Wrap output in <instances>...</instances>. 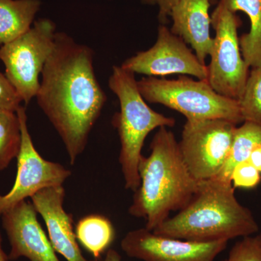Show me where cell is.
<instances>
[{
	"mask_svg": "<svg viewBox=\"0 0 261 261\" xmlns=\"http://www.w3.org/2000/svg\"><path fill=\"white\" fill-rule=\"evenodd\" d=\"M36 97L75 164L107 101L94 72L92 49L57 32Z\"/></svg>",
	"mask_w": 261,
	"mask_h": 261,
	"instance_id": "6da1fadb",
	"label": "cell"
},
{
	"mask_svg": "<svg viewBox=\"0 0 261 261\" xmlns=\"http://www.w3.org/2000/svg\"><path fill=\"white\" fill-rule=\"evenodd\" d=\"M149 147L150 154L140 158V185L128 213L145 220V228L153 231L171 213L188 205L200 181L187 168L176 136L168 127L159 128Z\"/></svg>",
	"mask_w": 261,
	"mask_h": 261,
	"instance_id": "7a4b0ae2",
	"label": "cell"
},
{
	"mask_svg": "<svg viewBox=\"0 0 261 261\" xmlns=\"http://www.w3.org/2000/svg\"><path fill=\"white\" fill-rule=\"evenodd\" d=\"M258 231L251 211L237 199L232 184L213 178L200 181L188 205L152 231L165 238L212 243L252 236Z\"/></svg>",
	"mask_w": 261,
	"mask_h": 261,
	"instance_id": "3957f363",
	"label": "cell"
},
{
	"mask_svg": "<svg viewBox=\"0 0 261 261\" xmlns=\"http://www.w3.org/2000/svg\"><path fill=\"white\" fill-rule=\"evenodd\" d=\"M108 85L120 103L112 123L121 143L119 163L125 188L135 192L140 185L138 166L146 138L155 128L173 127L176 121L149 107L139 90L135 73L121 65L113 67Z\"/></svg>",
	"mask_w": 261,
	"mask_h": 261,
	"instance_id": "277c9868",
	"label": "cell"
},
{
	"mask_svg": "<svg viewBox=\"0 0 261 261\" xmlns=\"http://www.w3.org/2000/svg\"><path fill=\"white\" fill-rule=\"evenodd\" d=\"M137 85L146 102L177 111L187 121L222 119L237 125L244 122L239 101L217 93L207 80L185 75L171 80L147 76L137 81Z\"/></svg>",
	"mask_w": 261,
	"mask_h": 261,
	"instance_id": "5b68a950",
	"label": "cell"
},
{
	"mask_svg": "<svg viewBox=\"0 0 261 261\" xmlns=\"http://www.w3.org/2000/svg\"><path fill=\"white\" fill-rule=\"evenodd\" d=\"M56 33L54 22L39 19L27 32L0 47L5 74L25 106L37 96L40 86L39 75L54 48Z\"/></svg>",
	"mask_w": 261,
	"mask_h": 261,
	"instance_id": "8992f818",
	"label": "cell"
},
{
	"mask_svg": "<svg viewBox=\"0 0 261 261\" xmlns=\"http://www.w3.org/2000/svg\"><path fill=\"white\" fill-rule=\"evenodd\" d=\"M211 17L216 37L209 56L207 82L217 93L239 100L250 73V66L242 55L238 37L241 20L221 0Z\"/></svg>",
	"mask_w": 261,
	"mask_h": 261,
	"instance_id": "52a82bcc",
	"label": "cell"
},
{
	"mask_svg": "<svg viewBox=\"0 0 261 261\" xmlns=\"http://www.w3.org/2000/svg\"><path fill=\"white\" fill-rule=\"evenodd\" d=\"M237 126L222 119L186 122L178 145L196 179H210L219 174L228 159Z\"/></svg>",
	"mask_w": 261,
	"mask_h": 261,
	"instance_id": "ba28073f",
	"label": "cell"
},
{
	"mask_svg": "<svg viewBox=\"0 0 261 261\" xmlns=\"http://www.w3.org/2000/svg\"><path fill=\"white\" fill-rule=\"evenodd\" d=\"M16 113L21 130V145L16 158L18 171L11 190L0 195V218L5 211L43 189L63 186L71 175L70 170L60 163L43 159L38 152L29 133L25 106H20Z\"/></svg>",
	"mask_w": 261,
	"mask_h": 261,
	"instance_id": "9c48e42d",
	"label": "cell"
},
{
	"mask_svg": "<svg viewBox=\"0 0 261 261\" xmlns=\"http://www.w3.org/2000/svg\"><path fill=\"white\" fill-rule=\"evenodd\" d=\"M121 66L135 74L147 76L181 74L193 75L200 80L207 78V65L199 61L181 37L164 25L159 27L157 40L152 47L139 51Z\"/></svg>",
	"mask_w": 261,
	"mask_h": 261,
	"instance_id": "30bf717a",
	"label": "cell"
},
{
	"mask_svg": "<svg viewBox=\"0 0 261 261\" xmlns=\"http://www.w3.org/2000/svg\"><path fill=\"white\" fill-rule=\"evenodd\" d=\"M227 245L165 238L145 227L128 231L121 242L126 255L142 261H214Z\"/></svg>",
	"mask_w": 261,
	"mask_h": 261,
	"instance_id": "8fae6325",
	"label": "cell"
},
{
	"mask_svg": "<svg viewBox=\"0 0 261 261\" xmlns=\"http://www.w3.org/2000/svg\"><path fill=\"white\" fill-rule=\"evenodd\" d=\"M32 202L23 200L2 215V224L10 242L9 260L60 261L37 219Z\"/></svg>",
	"mask_w": 261,
	"mask_h": 261,
	"instance_id": "7c38bea8",
	"label": "cell"
},
{
	"mask_svg": "<svg viewBox=\"0 0 261 261\" xmlns=\"http://www.w3.org/2000/svg\"><path fill=\"white\" fill-rule=\"evenodd\" d=\"M63 186L43 189L31 197L38 214L47 226L49 240L55 251L67 261H92L84 257L73 230V216L64 208Z\"/></svg>",
	"mask_w": 261,
	"mask_h": 261,
	"instance_id": "4fadbf2b",
	"label": "cell"
},
{
	"mask_svg": "<svg viewBox=\"0 0 261 261\" xmlns=\"http://www.w3.org/2000/svg\"><path fill=\"white\" fill-rule=\"evenodd\" d=\"M210 0H180L171 11V31L190 44L199 61L205 64L214 38L211 35Z\"/></svg>",
	"mask_w": 261,
	"mask_h": 261,
	"instance_id": "5bb4252c",
	"label": "cell"
},
{
	"mask_svg": "<svg viewBox=\"0 0 261 261\" xmlns=\"http://www.w3.org/2000/svg\"><path fill=\"white\" fill-rule=\"evenodd\" d=\"M41 6L40 0H0V47L29 31Z\"/></svg>",
	"mask_w": 261,
	"mask_h": 261,
	"instance_id": "9a60e30c",
	"label": "cell"
},
{
	"mask_svg": "<svg viewBox=\"0 0 261 261\" xmlns=\"http://www.w3.org/2000/svg\"><path fill=\"white\" fill-rule=\"evenodd\" d=\"M233 13L242 11L248 16L250 32L240 37L244 60L250 68L261 67V0H221Z\"/></svg>",
	"mask_w": 261,
	"mask_h": 261,
	"instance_id": "2e32d148",
	"label": "cell"
},
{
	"mask_svg": "<svg viewBox=\"0 0 261 261\" xmlns=\"http://www.w3.org/2000/svg\"><path fill=\"white\" fill-rule=\"evenodd\" d=\"M75 236L80 245L99 258L109 249L116 232L111 221L100 214H91L81 219L75 226Z\"/></svg>",
	"mask_w": 261,
	"mask_h": 261,
	"instance_id": "e0dca14e",
	"label": "cell"
},
{
	"mask_svg": "<svg viewBox=\"0 0 261 261\" xmlns=\"http://www.w3.org/2000/svg\"><path fill=\"white\" fill-rule=\"evenodd\" d=\"M261 145V124L244 121L241 126L237 127L228 159L224 168L216 178L231 184V176L233 168L239 163L248 161L250 154Z\"/></svg>",
	"mask_w": 261,
	"mask_h": 261,
	"instance_id": "ac0fdd59",
	"label": "cell"
},
{
	"mask_svg": "<svg viewBox=\"0 0 261 261\" xmlns=\"http://www.w3.org/2000/svg\"><path fill=\"white\" fill-rule=\"evenodd\" d=\"M21 145L20 120L15 112L0 110V171L16 159Z\"/></svg>",
	"mask_w": 261,
	"mask_h": 261,
	"instance_id": "d6986e66",
	"label": "cell"
},
{
	"mask_svg": "<svg viewBox=\"0 0 261 261\" xmlns=\"http://www.w3.org/2000/svg\"><path fill=\"white\" fill-rule=\"evenodd\" d=\"M238 101L244 121L261 124V67L252 68Z\"/></svg>",
	"mask_w": 261,
	"mask_h": 261,
	"instance_id": "ffe728a7",
	"label": "cell"
},
{
	"mask_svg": "<svg viewBox=\"0 0 261 261\" xmlns=\"http://www.w3.org/2000/svg\"><path fill=\"white\" fill-rule=\"evenodd\" d=\"M223 261H261V233L243 238L230 250Z\"/></svg>",
	"mask_w": 261,
	"mask_h": 261,
	"instance_id": "44dd1931",
	"label": "cell"
},
{
	"mask_svg": "<svg viewBox=\"0 0 261 261\" xmlns=\"http://www.w3.org/2000/svg\"><path fill=\"white\" fill-rule=\"evenodd\" d=\"M231 181L234 188H255L261 181L260 172L249 161H245L233 168Z\"/></svg>",
	"mask_w": 261,
	"mask_h": 261,
	"instance_id": "7402d4cb",
	"label": "cell"
},
{
	"mask_svg": "<svg viewBox=\"0 0 261 261\" xmlns=\"http://www.w3.org/2000/svg\"><path fill=\"white\" fill-rule=\"evenodd\" d=\"M22 102V98L14 86L0 71V110L16 113Z\"/></svg>",
	"mask_w": 261,
	"mask_h": 261,
	"instance_id": "603a6c76",
	"label": "cell"
},
{
	"mask_svg": "<svg viewBox=\"0 0 261 261\" xmlns=\"http://www.w3.org/2000/svg\"><path fill=\"white\" fill-rule=\"evenodd\" d=\"M180 0H156V5H159V20L162 23H166L168 17H170L171 10Z\"/></svg>",
	"mask_w": 261,
	"mask_h": 261,
	"instance_id": "cb8c5ba5",
	"label": "cell"
},
{
	"mask_svg": "<svg viewBox=\"0 0 261 261\" xmlns=\"http://www.w3.org/2000/svg\"><path fill=\"white\" fill-rule=\"evenodd\" d=\"M247 161L251 163L252 166L261 173V145L252 151Z\"/></svg>",
	"mask_w": 261,
	"mask_h": 261,
	"instance_id": "d4e9b609",
	"label": "cell"
},
{
	"mask_svg": "<svg viewBox=\"0 0 261 261\" xmlns=\"http://www.w3.org/2000/svg\"><path fill=\"white\" fill-rule=\"evenodd\" d=\"M102 261H121V256L119 252L113 249H108L106 256Z\"/></svg>",
	"mask_w": 261,
	"mask_h": 261,
	"instance_id": "484cf974",
	"label": "cell"
},
{
	"mask_svg": "<svg viewBox=\"0 0 261 261\" xmlns=\"http://www.w3.org/2000/svg\"><path fill=\"white\" fill-rule=\"evenodd\" d=\"M2 241H3V238H2V234L1 233H0V261H9L8 255H7V254L3 251V247H2Z\"/></svg>",
	"mask_w": 261,
	"mask_h": 261,
	"instance_id": "4316f807",
	"label": "cell"
},
{
	"mask_svg": "<svg viewBox=\"0 0 261 261\" xmlns=\"http://www.w3.org/2000/svg\"><path fill=\"white\" fill-rule=\"evenodd\" d=\"M141 3L144 5H156V0H140Z\"/></svg>",
	"mask_w": 261,
	"mask_h": 261,
	"instance_id": "83f0119b",
	"label": "cell"
},
{
	"mask_svg": "<svg viewBox=\"0 0 261 261\" xmlns=\"http://www.w3.org/2000/svg\"><path fill=\"white\" fill-rule=\"evenodd\" d=\"M211 4L214 5L216 4V3H219V0H210Z\"/></svg>",
	"mask_w": 261,
	"mask_h": 261,
	"instance_id": "f1b7e54d",
	"label": "cell"
}]
</instances>
